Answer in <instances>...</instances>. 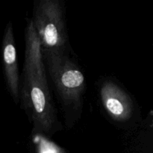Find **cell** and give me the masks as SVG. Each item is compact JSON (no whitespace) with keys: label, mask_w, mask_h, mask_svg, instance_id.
I'll return each mask as SVG.
<instances>
[{"label":"cell","mask_w":153,"mask_h":153,"mask_svg":"<svg viewBox=\"0 0 153 153\" xmlns=\"http://www.w3.org/2000/svg\"><path fill=\"white\" fill-rule=\"evenodd\" d=\"M19 102L32 124L33 132L49 137L62 131L63 125L57 116L46 64L31 19H27L25 29V61L20 79Z\"/></svg>","instance_id":"obj_1"},{"label":"cell","mask_w":153,"mask_h":153,"mask_svg":"<svg viewBox=\"0 0 153 153\" xmlns=\"http://www.w3.org/2000/svg\"><path fill=\"white\" fill-rule=\"evenodd\" d=\"M43 60L66 127L73 128L82 117L86 88L84 73L68 53L52 55Z\"/></svg>","instance_id":"obj_2"},{"label":"cell","mask_w":153,"mask_h":153,"mask_svg":"<svg viewBox=\"0 0 153 153\" xmlns=\"http://www.w3.org/2000/svg\"><path fill=\"white\" fill-rule=\"evenodd\" d=\"M31 21L40 42L43 59L52 55L68 53L65 7L63 1H35Z\"/></svg>","instance_id":"obj_3"},{"label":"cell","mask_w":153,"mask_h":153,"mask_svg":"<svg viewBox=\"0 0 153 153\" xmlns=\"http://www.w3.org/2000/svg\"><path fill=\"white\" fill-rule=\"evenodd\" d=\"M102 104L111 119L119 123L127 122L132 118L134 107L131 97L117 84L107 80L100 90Z\"/></svg>","instance_id":"obj_4"},{"label":"cell","mask_w":153,"mask_h":153,"mask_svg":"<svg viewBox=\"0 0 153 153\" xmlns=\"http://www.w3.org/2000/svg\"><path fill=\"white\" fill-rule=\"evenodd\" d=\"M2 62L4 77L8 91L14 102L16 104H19L20 78L11 22L7 23L3 36Z\"/></svg>","instance_id":"obj_5"},{"label":"cell","mask_w":153,"mask_h":153,"mask_svg":"<svg viewBox=\"0 0 153 153\" xmlns=\"http://www.w3.org/2000/svg\"><path fill=\"white\" fill-rule=\"evenodd\" d=\"M53 145L51 144H47V145H44L41 147V153H56V150L53 149L52 147Z\"/></svg>","instance_id":"obj_6"}]
</instances>
